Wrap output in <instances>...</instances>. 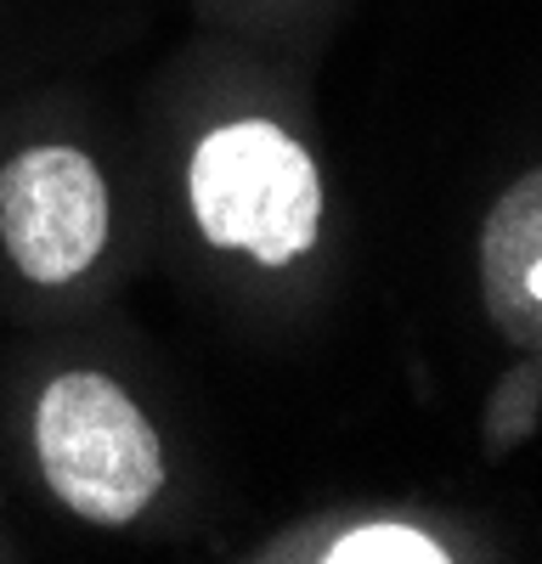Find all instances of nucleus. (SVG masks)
Here are the masks:
<instances>
[{"label":"nucleus","mask_w":542,"mask_h":564,"mask_svg":"<svg viewBox=\"0 0 542 564\" xmlns=\"http://www.w3.org/2000/svg\"><path fill=\"white\" fill-rule=\"evenodd\" d=\"M0 238L29 282H74L108 243V181L79 148H29L0 170Z\"/></svg>","instance_id":"3"},{"label":"nucleus","mask_w":542,"mask_h":564,"mask_svg":"<svg viewBox=\"0 0 542 564\" xmlns=\"http://www.w3.org/2000/svg\"><path fill=\"white\" fill-rule=\"evenodd\" d=\"M187 204L215 249H243L260 265H289L316 243L323 181L289 130L238 119L198 141L187 164Z\"/></svg>","instance_id":"1"},{"label":"nucleus","mask_w":542,"mask_h":564,"mask_svg":"<svg viewBox=\"0 0 542 564\" xmlns=\"http://www.w3.org/2000/svg\"><path fill=\"white\" fill-rule=\"evenodd\" d=\"M542 417V350H531L520 367H509L503 379L486 395V417H480V446L486 457H509L520 441L536 435Z\"/></svg>","instance_id":"5"},{"label":"nucleus","mask_w":542,"mask_h":564,"mask_svg":"<svg viewBox=\"0 0 542 564\" xmlns=\"http://www.w3.org/2000/svg\"><path fill=\"white\" fill-rule=\"evenodd\" d=\"M480 294L497 334L520 350H542V164L525 170L486 215Z\"/></svg>","instance_id":"4"},{"label":"nucleus","mask_w":542,"mask_h":564,"mask_svg":"<svg viewBox=\"0 0 542 564\" xmlns=\"http://www.w3.org/2000/svg\"><path fill=\"white\" fill-rule=\"evenodd\" d=\"M40 475L90 525H130L164 486V446L113 379L63 372L45 384L34 412Z\"/></svg>","instance_id":"2"},{"label":"nucleus","mask_w":542,"mask_h":564,"mask_svg":"<svg viewBox=\"0 0 542 564\" xmlns=\"http://www.w3.org/2000/svg\"><path fill=\"white\" fill-rule=\"evenodd\" d=\"M328 564H446V553L406 525H361L350 536H339L328 553Z\"/></svg>","instance_id":"6"}]
</instances>
